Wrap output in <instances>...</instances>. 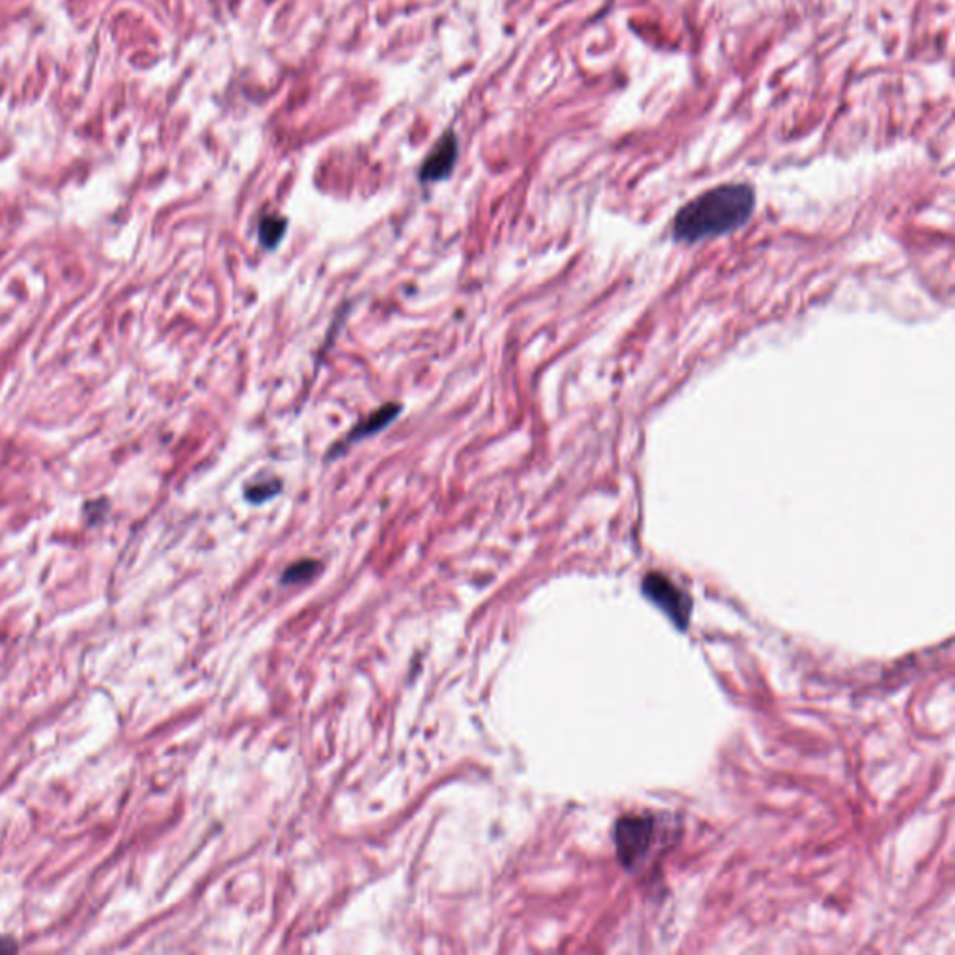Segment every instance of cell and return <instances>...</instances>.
I'll list each match as a JSON object with an SVG mask.
<instances>
[{
  "instance_id": "1",
  "label": "cell",
  "mask_w": 955,
  "mask_h": 955,
  "mask_svg": "<svg viewBox=\"0 0 955 955\" xmlns=\"http://www.w3.org/2000/svg\"><path fill=\"white\" fill-rule=\"evenodd\" d=\"M756 210V193L748 184H722L698 194L674 219V237L696 243L736 232Z\"/></svg>"
},
{
  "instance_id": "2",
  "label": "cell",
  "mask_w": 955,
  "mask_h": 955,
  "mask_svg": "<svg viewBox=\"0 0 955 955\" xmlns=\"http://www.w3.org/2000/svg\"><path fill=\"white\" fill-rule=\"evenodd\" d=\"M655 836V820L650 815L631 813L618 820L614 829V841H616L618 858L625 868L632 870L641 866V862L651 849Z\"/></svg>"
},
{
  "instance_id": "3",
  "label": "cell",
  "mask_w": 955,
  "mask_h": 955,
  "mask_svg": "<svg viewBox=\"0 0 955 955\" xmlns=\"http://www.w3.org/2000/svg\"><path fill=\"white\" fill-rule=\"evenodd\" d=\"M642 589L646 598L661 608L667 616L675 624L677 629H687L693 612V599L675 586L663 573H648L642 581Z\"/></svg>"
},
{
  "instance_id": "4",
  "label": "cell",
  "mask_w": 955,
  "mask_h": 955,
  "mask_svg": "<svg viewBox=\"0 0 955 955\" xmlns=\"http://www.w3.org/2000/svg\"><path fill=\"white\" fill-rule=\"evenodd\" d=\"M458 136L448 131L443 139L429 151L426 161L420 168V179L424 184H435V181L446 179L458 161Z\"/></svg>"
},
{
  "instance_id": "5",
  "label": "cell",
  "mask_w": 955,
  "mask_h": 955,
  "mask_svg": "<svg viewBox=\"0 0 955 955\" xmlns=\"http://www.w3.org/2000/svg\"><path fill=\"white\" fill-rule=\"evenodd\" d=\"M400 411H401V407H400L398 403H386V405L379 407L377 411H374L366 420L360 422V424L351 431V434L344 439L342 444L334 446V450L331 452V458H334V453L346 450V448L351 446L353 443H358V441H362L364 437H370V435L377 434V431L384 429L386 426H389V424L400 415Z\"/></svg>"
},
{
  "instance_id": "6",
  "label": "cell",
  "mask_w": 955,
  "mask_h": 955,
  "mask_svg": "<svg viewBox=\"0 0 955 955\" xmlns=\"http://www.w3.org/2000/svg\"><path fill=\"white\" fill-rule=\"evenodd\" d=\"M288 228V220L279 215H267L260 220V241L265 248H275Z\"/></svg>"
},
{
  "instance_id": "7",
  "label": "cell",
  "mask_w": 955,
  "mask_h": 955,
  "mask_svg": "<svg viewBox=\"0 0 955 955\" xmlns=\"http://www.w3.org/2000/svg\"><path fill=\"white\" fill-rule=\"evenodd\" d=\"M279 491H280V484L277 480H269V482H260V484L250 486L245 491V495L250 503H263V500L275 496Z\"/></svg>"
},
{
  "instance_id": "8",
  "label": "cell",
  "mask_w": 955,
  "mask_h": 955,
  "mask_svg": "<svg viewBox=\"0 0 955 955\" xmlns=\"http://www.w3.org/2000/svg\"><path fill=\"white\" fill-rule=\"evenodd\" d=\"M317 567H320V564H317V562H312V560H305V562L295 564V565H291L289 570L284 573V581H286V582L305 581V579L312 577V575L317 572Z\"/></svg>"
}]
</instances>
